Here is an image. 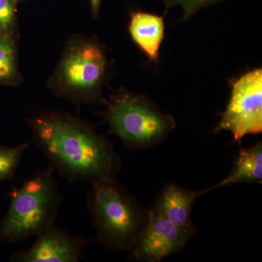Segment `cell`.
I'll return each instance as SVG.
<instances>
[{
    "label": "cell",
    "instance_id": "cell-1",
    "mask_svg": "<svg viewBox=\"0 0 262 262\" xmlns=\"http://www.w3.org/2000/svg\"><path fill=\"white\" fill-rule=\"evenodd\" d=\"M33 141L50 166L70 183L115 180L121 160L94 125L64 112H43L27 119Z\"/></svg>",
    "mask_w": 262,
    "mask_h": 262
},
{
    "label": "cell",
    "instance_id": "cell-6",
    "mask_svg": "<svg viewBox=\"0 0 262 262\" xmlns=\"http://www.w3.org/2000/svg\"><path fill=\"white\" fill-rule=\"evenodd\" d=\"M225 130L241 141L248 134L262 131V70L251 71L232 84V94L214 132Z\"/></svg>",
    "mask_w": 262,
    "mask_h": 262
},
{
    "label": "cell",
    "instance_id": "cell-11",
    "mask_svg": "<svg viewBox=\"0 0 262 262\" xmlns=\"http://www.w3.org/2000/svg\"><path fill=\"white\" fill-rule=\"evenodd\" d=\"M261 182L262 144L261 141H258L252 147L241 148L229 175L210 189L212 190L236 183L261 184Z\"/></svg>",
    "mask_w": 262,
    "mask_h": 262
},
{
    "label": "cell",
    "instance_id": "cell-8",
    "mask_svg": "<svg viewBox=\"0 0 262 262\" xmlns=\"http://www.w3.org/2000/svg\"><path fill=\"white\" fill-rule=\"evenodd\" d=\"M29 249L13 253L12 262H78L91 241L76 237L56 225L38 234Z\"/></svg>",
    "mask_w": 262,
    "mask_h": 262
},
{
    "label": "cell",
    "instance_id": "cell-15",
    "mask_svg": "<svg viewBox=\"0 0 262 262\" xmlns=\"http://www.w3.org/2000/svg\"><path fill=\"white\" fill-rule=\"evenodd\" d=\"M222 1L224 0H165V5L168 8L180 7L184 13V18L187 19L200 10Z\"/></svg>",
    "mask_w": 262,
    "mask_h": 262
},
{
    "label": "cell",
    "instance_id": "cell-14",
    "mask_svg": "<svg viewBox=\"0 0 262 262\" xmlns=\"http://www.w3.org/2000/svg\"><path fill=\"white\" fill-rule=\"evenodd\" d=\"M18 0H0V34L18 37L16 15Z\"/></svg>",
    "mask_w": 262,
    "mask_h": 262
},
{
    "label": "cell",
    "instance_id": "cell-16",
    "mask_svg": "<svg viewBox=\"0 0 262 262\" xmlns=\"http://www.w3.org/2000/svg\"><path fill=\"white\" fill-rule=\"evenodd\" d=\"M101 0H91V11L94 18H97L101 7Z\"/></svg>",
    "mask_w": 262,
    "mask_h": 262
},
{
    "label": "cell",
    "instance_id": "cell-10",
    "mask_svg": "<svg viewBox=\"0 0 262 262\" xmlns=\"http://www.w3.org/2000/svg\"><path fill=\"white\" fill-rule=\"evenodd\" d=\"M128 29L134 42L150 61H158L165 33L163 17L144 12H134L130 15Z\"/></svg>",
    "mask_w": 262,
    "mask_h": 262
},
{
    "label": "cell",
    "instance_id": "cell-3",
    "mask_svg": "<svg viewBox=\"0 0 262 262\" xmlns=\"http://www.w3.org/2000/svg\"><path fill=\"white\" fill-rule=\"evenodd\" d=\"M91 186L86 206L97 234L95 239L114 252L128 251L145 226L149 211L116 180Z\"/></svg>",
    "mask_w": 262,
    "mask_h": 262
},
{
    "label": "cell",
    "instance_id": "cell-2",
    "mask_svg": "<svg viewBox=\"0 0 262 262\" xmlns=\"http://www.w3.org/2000/svg\"><path fill=\"white\" fill-rule=\"evenodd\" d=\"M110 69L107 51L97 37L73 34L66 42L47 85L58 97L76 104L106 106L108 101L103 96V88Z\"/></svg>",
    "mask_w": 262,
    "mask_h": 262
},
{
    "label": "cell",
    "instance_id": "cell-13",
    "mask_svg": "<svg viewBox=\"0 0 262 262\" xmlns=\"http://www.w3.org/2000/svg\"><path fill=\"white\" fill-rule=\"evenodd\" d=\"M31 144L32 141H27L16 146H0V182L13 178Z\"/></svg>",
    "mask_w": 262,
    "mask_h": 262
},
{
    "label": "cell",
    "instance_id": "cell-9",
    "mask_svg": "<svg viewBox=\"0 0 262 262\" xmlns=\"http://www.w3.org/2000/svg\"><path fill=\"white\" fill-rule=\"evenodd\" d=\"M211 190L201 191L186 189L178 184H167L160 193L154 206L149 211L183 229H195L191 220L196 199Z\"/></svg>",
    "mask_w": 262,
    "mask_h": 262
},
{
    "label": "cell",
    "instance_id": "cell-5",
    "mask_svg": "<svg viewBox=\"0 0 262 262\" xmlns=\"http://www.w3.org/2000/svg\"><path fill=\"white\" fill-rule=\"evenodd\" d=\"M101 116L110 134L130 149H146L159 144L177 126L171 115L164 113L145 96L125 89L112 95Z\"/></svg>",
    "mask_w": 262,
    "mask_h": 262
},
{
    "label": "cell",
    "instance_id": "cell-4",
    "mask_svg": "<svg viewBox=\"0 0 262 262\" xmlns=\"http://www.w3.org/2000/svg\"><path fill=\"white\" fill-rule=\"evenodd\" d=\"M53 169L39 170L10 193L8 213L0 222V239L20 243L55 225L62 203Z\"/></svg>",
    "mask_w": 262,
    "mask_h": 262
},
{
    "label": "cell",
    "instance_id": "cell-12",
    "mask_svg": "<svg viewBox=\"0 0 262 262\" xmlns=\"http://www.w3.org/2000/svg\"><path fill=\"white\" fill-rule=\"evenodd\" d=\"M18 38L0 34V85L16 87L23 82L17 56Z\"/></svg>",
    "mask_w": 262,
    "mask_h": 262
},
{
    "label": "cell",
    "instance_id": "cell-7",
    "mask_svg": "<svg viewBox=\"0 0 262 262\" xmlns=\"http://www.w3.org/2000/svg\"><path fill=\"white\" fill-rule=\"evenodd\" d=\"M196 229H183L149 211V219L132 247L134 261L159 262L185 247Z\"/></svg>",
    "mask_w": 262,
    "mask_h": 262
}]
</instances>
